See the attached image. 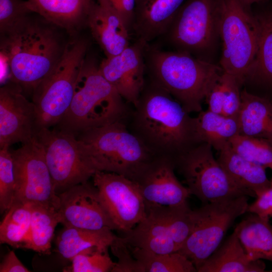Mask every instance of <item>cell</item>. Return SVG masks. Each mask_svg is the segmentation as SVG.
<instances>
[{"label": "cell", "instance_id": "cell-1", "mask_svg": "<svg viewBox=\"0 0 272 272\" xmlns=\"http://www.w3.org/2000/svg\"><path fill=\"white\" fill-rule=\"evenodd\" d=\"M133 107L127 126L156 156L174 160L196 145L193 117L168 92L148 78Z\"/></svg>", "mask_w": 272, "mask_h": 272}, {"label": "cell", "instance_id": "cell-2", "mask_svg": "<svg viewBox=\"0 0 272 272\" xmlns=\"http://www.w3.org/2000/svg\"><path fill=\"white\" fill-rule=\"evenodd\" d=\"M1 35V63L11 82L33 93L56 64L65 44L53 28L29 17Z\"/></svg>", "mask_w": 272, "mask_h": 272}, {"label": "cell", "instance_id": "cell-3", "mask_svg": "<svg viewBox=\"0 0 272 272\" xmlns=\"http://www.w3.org/2000/svg\"><path fill=\"white\" fill-rule=\"evenodd\" d=\"M146 76L168 92L189 113L202 110V103L223 71L208 61L182 51L150 43L145 48Z\"/></svg>", "mask_w": 272, "mask_h": 272}, {"label": "cell", "instance_id": "cell-4", "mask_svg": "<svg viewBox=\"0 0 272 272\" xmlns=\"http://www.w3.org/2000/svg\"><path fill=\"white\" fill-rule=\"evenodd\" d=\"M95 59L87 56L77 77L71 104L58 129L79 133L117 121L130 113L127 104L100 72Z\"/></svg>", "mask_w": 272, "mask_h": 272}, {"label": "cell", "instance_id": "cell-5", "mask_svg": "<svg viewBox=\"0 0 272 272\" xmlns=\"http://www.w3.org/2000/svg\"><path fill=\"white\" fill-rule=\"evenodd\" d=\"M76 137L83 155L96 171L114 173L132 180L156 156L123 120L83 131Z\"/></svg>", "mask_w": 272, "mask_h": 272}, {"label": "cell", "instance_id": "cell-6", "mask_svg": "<svg viewBox=\"0 0 272 272\" xmlns=\"http://www.w3.org/2000/svg\"><path fill=\"white\" fill-rule=\"evenodd\" d=\"M88 40L75 37L65 44L49 75L33 93L37 131L57 125L72 102L76 80L87 56Z\"/></svg>", "mask_w": 272, "mask_h": 272}, {"label": "cell", "instance_id": "cell-7", "mask_svg": "<svg viewBox=\"0 0 272 272\" xmlns=\"http://www.w3.org/2000/svg\"><path fill=\"white\" fill-rule=\"evenodd\" d=\"M218 4L219 35L222 41L220 66L243 86L257 52L259 23L241 0H218Z\"/></svg>", "mask_w": 272, "mask_h": 272}, {"label": "cell", "instance_id": "cell-8", "mask_svg": "<svg viewBox=\"0 0 272 272\" xmlns=\"http://www.w3.org/2000/svg\"><path fill=\"white\" fill-rule=\"evenodd\" d=\"M219 37L218 0H186L166 32L152 43L206 60Z\"/></svg>", "mask_w": 272, "mask_h": 272}, {"label": "cell", "instance_id": "cell-9", "mask_svg": "<svg viewBox=\"0 0 272 272\" xmlns=\"http://www.w3.org/2000/svg\"><path fill=\"white\" fill-rule=\"evenodd\" d=\"M245 195L205 203L192 210L190 234L177 251L199 267L220 246L228 229L235 220L247 213Z\"/></svg>", "mask_w": 272, "mask_h": 272}, {"label": "cell", "instance_id": "cell-10", "mask_svg": "<svg viewBox=\"0 0 272 272\" xmlns=\"http://www.w3.org/2000/svg\"><path fill=\"white\" fill-rule=\"evenodd\" d=\"M190 194L204 204L248 194L230 179L207 143L194 145L174 160Z\"/></svg>", "mask_w": 272, "mask_h": 272}, {"label": "cell", "instance_id": "cell-11", "mask_svg": "<svg viewBox=\"0 0 272 272\" xmlns=\"http://www.w3.org/2000/svg\"><path fill=\"white\" fill-rule=\"evenodd\" d=\"M35 138L43 150L57 194L88 182L96 172L83 155L74 134L43 128L37 131Z\"/></svg>", "mask_w": 272, "mask_h": 272}, {"label": "cell", "instance_id": "cell-12", "mask_svg": "<svg viewBox=\"0 0 272 272\" xmlns=\"http://www.w3.org/2000/svg\"><path fill=\"white\" fill-rule=\"evenodd\" d=\"M183 206L147 209L146 218L130 231L123 233L122 239L128 247L147 253L163 254L177 252L186 238Z\"/></svg>", "mask_w": 272, "mask_h": 272}, {"label": "cell", "instance_id": "cell-13", "mask_svg": "<svg viewBox=\"0 0 272 272\" xmlns=\"http://www.w3.org/2000/svg\"><path fill=\"white\" fill-rule=\"evenodd\" d=\"M12 154L15 178L14 201L41 204L58 210L59 198L35 137Z\"/></svg>", "mask_w": 272, "mask_h": 272}, {"label": "cell", "instance_id": "cell-14", "mask_svg": "<svg viewBox=\"0 0 272 272\" xmlns=\"http://www.w3.org/2000/svg\"><path fill=\"white\" fill-rule=\"evenodd\" d=\"M92 178L117 231L127 233L146 218L145 202L135 181L122 175L103 171H96Z\"/></svg>", "mask_w": 272, "mask_h": 272}, {"label": "cell", "instance_id": "cell-15", "mask_svg": "<svg viewBox=\"0 0 272 272\" xmlns=\"http://www.w3.org/2000/svg\"><path fill=\"white\" fill-rule=\"evenodd\" d=\"M174 160L155 156L133 180L144 199L146 210L152 207H176L187 205L191 194L175 174Z\"/></svg>", "mask_w": 272, "mask_h": 272}, {"label": "cell", "instance_id": "cell-16", "mask_svg": "<svg viewBox=\"0 0 272 272\" xmlns=\"http://www.w3.org/2000/svg\"><path fill=\"white\" fill-rule=\"evenodd\" d=\"M147 43L135 40L120 53L103 58L100 73L128 104L134 106L146 80L145 48Z\"/></svg>", "mask_w": 272, "mask_h": 272}, {"label": "cell", "instance_id": "cell-17", "mask_svg": "<svg viewBox=\"0 0 272 272\" xmlns=\"http://www.w3.org/2000/svg\"><path fill=\"white\" fill-rule=\"evenodd\" d=\"M58 195L60 223L64 226L116 230L93 183L87 182L76 185Z\"/></svg>", "mask_w": 272, "mask_h": 272}, {"label": "cell", "instance_id": "cell-18", "mask_svg": "<svg viewBox=\"0 0 272 272\" xmlns=\"http://www.w3.org/2000/svg\"><path fill=\"white\" fill-rule=\"evenodd\" d=\"M37 132L35 105L12 83L0 89V148L32 140Z\"/></svg>", "mask_w": 272, "mask_h": 272}, {"label": "cell", "instance_id": "cell-19", "mask_svg": "<svg viewBox=\"0 0 272 272\" xmlns=\"http://www.w3.org/2000/svg\"><path fill=\"white\" fill-rule=\"evenodd\" d=\"M260 28L257 52L243 86L248 92L272 100V0L258 5Z\"/></svg>", "mask_w": 272, "mask_h": 272}, {"label": "cell", "instance_id": "cell-20", "mask_svg": "<svg viewBox=\"0 0 272 272\" xmlns=\"http://www.w3.org/2000/svg\"><path fill=\"white\" fill-rule=\"evenodd\" d=\"M96 1L87 26L105 57H109L129 46L131 33L107 0Z\"/></svg>", "mask_w": 272, "mask_h": 272}, {"label": "cell", "instance_id": "cell-21", "mask_svg": "<svg viewBox=\"0 0 272 272\" xmlns=\"http://www.w3.org/2000/svg\"><path fill=\"white\" fill-rule=\"evenodd\" d=\"M186 0H135L131 33L139 40L150 43L167 30Z\"/></svg>", "mask_w": 272, "mask_h": 272}, {"label": "cell", "instance_id": "cell-22", "mask_svg": "<svg viewBox=\"0 0 272 272\" xmlns=\"http://www.w3.org/2000/svg\"><path fill=\"white\" fill-rule=\"evenodd\" d=\"M32 13L71 34L87 26L96 0H27Z\"/></svg>", "mask_w": 272, "mask_h": 272}, {"label": "cell", "instance_id": "cell-23", "mask_svg": "<svg viewBox=\"0 0 272 272\" xmlns=\"http://www.w3.org/2000/svg\"><path fill=\"white\" fill-rule=\"evenodd\" d=\"M217 160L232 182L248 196L256 197L271 186L266 168L237 154L232 150L230 143L219 151Z\"/></svg>", "mask_w": 272, "mask_h": 272}, {"label": "cell", "instance_id": "cell-24", "mask_svg": "<svg viewBox=\"0 0 272 272\" xmlns=\"http://www.w3.org/2000/svg\"><path fill=\"white\" fill-rule=\"evenodd\" d=\"M261 260L248 257L235 231L209 257L198 272H263Z\"/></svg>", "mask_w": 272, "mask_h": 272}, {"label": "cell", "instance_id": "cell-25", "mask_svg": "<svg viewBox=\"0 0 272 272\" xmlns=\"http://www.w3.org/2000/svg\"><path fill=\"white\" fill-rule=\"evenodd\" d=\"M241 103L237 116L239 134L272 141V100L241 92Z\"/></svg>", "mask_w": 272, "mask_h": 272}, {"label": "cell", "instance_id": "cell-26", "mask_svg": "<svg viewBox=\"0 0 272 272\" xmlns=\"http://www.w3.org/2000/svg\"><path fill=\"white\" fill-rule=\"evenodd\" d=\"M195 144L207 143L219 151L229 145L230 140L239 133L237 117L225 116L208 109L192 118Z\"/></svg>", "mask_w": 272, "mask_h": 272}, {"label": "cell", "instance_id": "cell-27", "mask_svg": "<svg viewBox=\"0 0 272 272\" xmlns=\"http://www.w3.org/2000/svg\"><path fill=\"white\" fill-rule=\"evenodd\" d=\"M250 214L237 225L234 231L250 259L272 262V225L269 220Z\"/></svg>", "mask_w": 272, "mask_h": 272}, {"label": "cell", "instance_id": "cell-28", "mask_svg": "<svg viewBox=\"0 0 272 272\" xmlns=\"http://www.w3.org/2000/svg\"><path fill=\"white\" fill-rule=\"evenodd\" d=\"M112 231L109 228L93 230L64 226L56 237V250L61 257L71 260L90 247L109 248L116 236Z\"/></svg>", "mask_w": 272, "mask_h": 272}, {"label": "cell", "instance_id": "cell-29", "mask_svg": "<svg viewBox=\"0 0 272 272\" xmlns=\"http://www.w3.org/2000/svg\"><path fill=\"white\" fill-rule=\"evenodd\" d=\"M31 204L30 230L22 248L41 254H49L55 227L60 223V214L58 210L53 207L38 203Z\"/></svg>", "mask_w": 272, "mask_h": 272}, {"label": "cell", "instance_id": "cell-30", "mask_svg": "<svg viewBox=\"0 0 272 272\" xmlns=\"http://www.w3.org/2000/svg\"><path fill=\"white\" fill-rule=\"evenodd\" d=\"M0 225V242L15 248H22L28 235L31 203L14 201Z\"/></svg>", "mask_w": 272, "mask_h": 272}, {"label": "cell", "instance_id": "cell-31", "mask_svg": "<svg viewBox=\"0 0 272 272\" xmlns=\"http://www.w3.org/2000/svg\"><path fill=\"white\" fill-rule=\"evenodd\" d=\"M128 249L137 261V272L197 271L193 263L178 252L155 254L137 249Z\"/></svg>", "mask_w": 272, "mask_h": 272}, {"label": "cell", "instance_id": "cell-32", "mask_svg": "<svg viewBox=\"0 0 272 272\" xmlns=\"http://www.w3.org/2000/svg\"><path fill=\"white\" fill-rule=\"evenodd\" d=\"M232 150L244 158L272 169V141L237 134L229 141Z\"/></svg>", "mask_w": 272, "mask_h": 272}, {"label": "cell", "instance_id": "cell-33", "mask_svg": "<svg viewBox=\"0 0 272 272\" xmlns=\"http://www.w3.org/2000/svg\"><path fill=\"white\" fill-rule=\"evenodd\" d=\"M108 247L92 246L85 249L71 260L72 264L63 270L67 272L112 271L116 264L111 259Z\"/></svg>", "mask_w": 272, "mask_h": 272}, {"label": "cell", "instance_id": "cell-34", "mask_svg": "<svg viewBox=\"0 0 272 272\" xmlns=\"http://www.w3.org/2000/svg\"><path fill=\"white\" fill-rule=\"evenodd\" d=\"M15 178L14 162L9 147L0 149V211L7 212L15 197Z\"/></svg>", "mask_w": 272, "mask_h": 272}, {"label": "cell", "instance_id": "cell-35", "mask_svg": "<svg viewBox=\"0 0 272 272\" xmlns=\"http://www.w3.org/2000/svg\"><path fill=\"white\" fill-rule=\"evenodd\" d=\"M31 13L27 0H0L1 34L12 30L29 18Z\"/></svg>", "mask_w": 272, "mask_h": 272}, {"label": "cell", "instance_id": "cell-36", "mask_svg": "<svg viewBox=\"0 0 272 272\" xmlns=\"http://www.w3.org/2000/svg\"><path fill=\"white\" fill-rule=\"evenodd\" d=\"M256 198L253 202L248 205L247 212L269 220L272 217V187L261 192Z\"/></svg>", "mask_w": 272, "mask_h": 272}, {"label": "cell", "instance_id": "cell-37", "mask_svg": "<svg viewBox=\"0 0 272 272\" xmlns=\"http://www.w3.org/2000/svg\"><path fill=\"white\" fill-rule=\"evenodd\" d=\"M131 33L135 8V0H107Z\"/></svg>", "mask_w": 272, "mask_h": 272}, {"label": "cell", "instance_id": "cell-38", "mask_svg": "<svg viewBox=\"0 0 272 272\" xmlns=\"http://www.w3.org/2000/svg\"><path fill=\"white\" fill-rule=\"evenodd\" d=\"M18 258L14 251H9L3 258L0 264V272H29Z\"/></svg>", "mask_w": 272, "mask_h": 272}, {"label": "cell", "instance_id": "cell-39", "mask_svg": "<svg viewBox=\"0 0 272 272\" xmlns=\"http://www.w3.org/2000/svg\"><path fill=\"white\" fill-rule=\"evenodd\" d=\"M242 2L249 8L253 4H261L270 1L271 0H241Z\"/></svg>", "mask_w": 272, "mask_h": 272}, {"label": "cell", "instance_id": "cell-40", "mask_svg": "<svg viewBox=\"0 0 272 272\" xmlns=\"http://www.w3.org/2000/svg\"><path fill=\"white\" fill-rule=\"evenodd\" d=\"M271 186L272 187V179L270 180Z\"/></svg>", "mask_w": 272, "mask_h": 272}]
</instances>
